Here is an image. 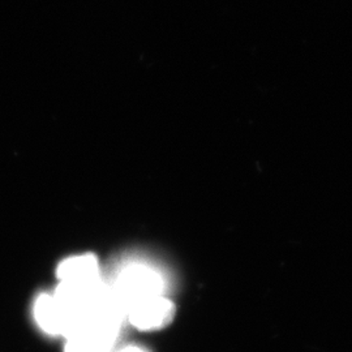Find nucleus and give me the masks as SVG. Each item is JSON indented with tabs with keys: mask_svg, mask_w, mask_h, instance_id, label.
<instances>
[{
	"mask_svg": "<svg viewBox=\"0 0 352 352\" xmlns=\"http://www.w3.org/2000/svg\"><path fill=\"white\" fill-rule=\"evenodd\" d=\"M110 289L115 300L126 311L132 302L154 295H162L164 282L161 276L149 266L132 264L120 272Z\"/></svg>",
	"mask_w": 352,
	"mask_h": 352,
	"instance_id": "f257e3e1",
	"label": "nucleus"
},
{
	"mask_svg": "<svg viewBox=\"0 0 352 352\" xmlns=\"http://www.w3.org/2000/svg\"><path fill=\"white\" fill-rule=\"evenodd\" d=\"M126 314V320L136 329L151 331L168 327L175 317L176 308L162 294L132 302Z\"/></svg>",
	"mask_w": 352,
	"mask_h": 352,
	"instance_id": "f03ea898",
	"label": "nucleus"
},
{
	"mask_svg": "<svg viewBox=\"0 0 352 352\" xmlns=\"http://www.w3.org/2000/svg\"><path fill=\"white\" fill-rule=\"evenodd\" d=\"M34 318L38 327L50 336H69V321L54 295L41 294L34 302Z\"/></svg>",
	"mask_w": 352,
	"mask_h": 352,
	"instance_id": "7ed1b4c3",
	"label": "nucleus"
},
{
	"mask_svg": "<svg viewBox=\"0 0 352 352\" xmlns=\"http://www.w3.org/2000/svg\"><path fill=\"white\" fill-rule=\"evenodd\" d=\"M56 276L60 282L98 280L101 279L98 258L91 253L68 257L58 266Z\"/></svg>",
	"mask_w": 352,
	"mask_h": 352,
	"instance_id": "20e7f679",
	"label": "nucleus"
},
{
	"mask_svg": "<svg viewBox=\"0 0 352 352\" xmlns=\"http://www.w3.org/2000/svg\"><path fill=\"white\" fill-rule=\"evenodd\" d=\"M113 349L98 340L87 337H75L67 340L64 352H113Z\"/></svg>",
	"mask_w": 352,
	"mask_h": 352,
	"instance_id": "39448f33",
	"label": "nucleus"
}]
</instances>
